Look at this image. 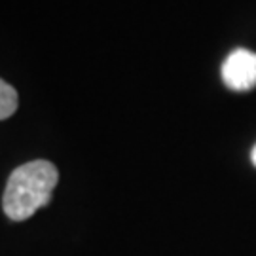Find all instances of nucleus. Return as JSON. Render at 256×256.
I'll list each match as a JSON object with an SVG mask.
<instances>
[{
  "mask_svg": "<svg viewBox=\"0 0 256 256\" xmlns=\"http://www.w3.org/2000/svg\"><path fill=\"white\" fill-rule=\"evenodd\" d=\"M222 80L234 92H248L256 88V54L238 48L222 63Z\"/></svg>",
  "mask_w": 256,
  "mask_h": 256,
  "instance_id": "f03ea898",
  "label": "nucleus"
},
{
  "mask_svg": "<svg viewBox=\"0 0 256 256\" xmlns=\"http://www.w3.org/2000/svg\"><path fill=\"white\" fill-rule=\"evenodd\" d=\"M59 182V173L54 164L46 160H34L19 165L10 174L2 207L10 220L23 222L38 209L52 202V194Z\"/></svg>",
  "mask_w": 256,
  "mask_h": 256,
  "instance_id": "f257e3e1",
  "label": "nucleus"
},
{
  "mask_svg": "<svg viewBox=\"0 0 256 256\" xmlns=\"http://www.w3.org/2000/svg\"><path fill=\"white\" fill-rule=\"evenodd\" d=\"M250 162H252V165L256 167V144L252 146V150H250Z\"/></svg>",
  "mask_w": 256,
  "mask_h": 256,
  "instance_id": "20e7f679",
  "label": "nucleus"
},
{
  "mask_svg": "<svg viewBox=\"0 0 256 256\" xmlns=\"http://www.w3.org/2000/svg\"><path fill=\"white\" fill-rule=\"evenodd\" d=\"M18 92L8 82L0 80V122L14 116V112L18 110Z\"/></svg>",
  "mask_w": 256,
  "mask_h": 256,
  "instance_id": "7ed1b4c3",
  "label": "nucleus"
}]
</instances>
